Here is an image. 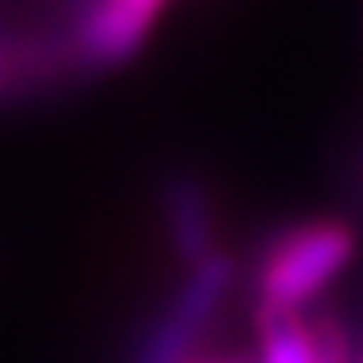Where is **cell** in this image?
I'll return each instance as SVG.
<instances>
[{
	"instance_id": "5b68a950",
	"label": "cell",
	"mask_w": 363,
	"mask_h": 363,
	"mask_svg": "<svg viewBox=\"0 0 363 363\" xmlns=\"http://www.w3.org/2000/svg\"><path fill=\"white\" fill-rule=\"evenodd\" d=\"M259 333V359L255 363H317L313 333H309V309L286 313L271 321H255Z\"/></svg>"
},
{
	"instance_id": "7a4b0ae2",
	"label": "cell",
	"mask_w": 363,
	"mask_h": 363,
	"mask_svg": "<svg viewBox=\"0 0 363 363\" xmlns=\"http://www.w3.org/2000/svg\"><path fill=\"white\" fill-rule=\"evenodd\" d=\"M240 263L224 247L205 255L201 263L186 267L182 282L167 298V306L143 325L135 336L128 363H189L201 344V336L220 317L224 301L236 286Z\"/></svg>"
},
{
	"instance_id": "3957f363",
	"label": "cell",
	"mask_w": 363,
	"mask_h": 363,
	"mask_svg": "<svg viewBox=\"0 0 363 363\" xmlns=\"http://www.w3.org/2000/svg\"><path fill=\"white\" fill-rule=\"evenodd\" d=\"M167 0H62L58 23L74 47L77 70H116L151 35Z\"/></svg>"
},
{
	"instance_id": "8992f818",
	"label": "cell",
	"mask_w": 363,
	"mask_h": 363,
	"mask_svg": "<svg viewBox=\"0 0 363 363\" xmlns=\"http://www.w3.org/2000/svg\"><path fill=\"white\" fill-rule=\"evenodd\" d=\"M356 182H359V189H363V143H359V151H356Z\"/></svg>"
},
{
	"instance_id": "277c9868",
	"label": "cell",
	"mask_w": 363,
	"mask_h": 363,
	"mask_svg": "<svg viewBox=\"0 0 363 363\" xmlns=\"http://www.w3.org/2000/svg\"><path fill=\"white\" fill-rule=\"evenodd\" d=\"M159 213L167 247L174 263H182V271L217 252V201L201 174L170 170L159 182Z\"/></svg>"
},
{
	"instance_id": "52a82bcc",
	"label": "cell",
	"mask_w": 363,
	"mask_h": 363,
	"mask_svg": "<svg viewBox=\"0 0 363 363\" xmlns=\"http://www.w3.org/2000/svg\"><path fill=\"white\" fill-rule=\"evenodd\" d=\"M189 363H244V359H189Z\"/></svg>"
},
{
	"instance_id": "6da1fadb",
	"label": "cell",
	"mask_w": 363,
	"mask_h": 363,
	"mask_svg": "<svg viewBox=\"0 0 363 363\" xmlns=\"http://www.w3.org/2000/svg\"><path fill=\"white\" fill-rule=\"evenodd\" d=\"M359 252V236L340 217H306L282 224L259 244L247 286H252V317L271 321L286 313H306L309 301L328 290Z\"/></svg>"
}]
</instances>
